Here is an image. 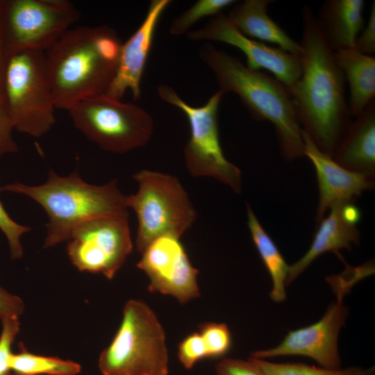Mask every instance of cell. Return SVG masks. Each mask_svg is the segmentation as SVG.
<instances>
[{
  "instance_id": "1",
  "label": "cell",
  "mask_w": 375,
  "mask_h": 375,
  "mask_svg": "<svg viewBox=\"0 0 375 375\" xmlns=\"http://www.w3.org/2000/svg\"><path fill=\"white\" fill-rule=\"evenodd\" d=\"M301 14L302 73L288 90L301 128L332 156L352 122L346 81L312 10L306 5Z\"/></svg>"
},
{
  "instance_id": "2",
  "label": "cell",
  "mask_w": 375,
  "mask_h": 375,
  "mask_svg": "<svg viewBox=\"0 0 375 375\" xmlns=\"http://www.w3.org/2000/svg\"><path fill=\"white\" fill-rule=\"evenodd\" d=\"M122 40L107 25L69 28L44 52L56 108L106 93L116 74Z\"/></svg>"
},
{
  "instance_id": "3",
  "label": "cell",
  "mask_w": 375,
  "mask_h": 375,
  "mask_svg": "<svg viewBox=\"0 0 375 375\" xmlns=\"http://www.w3.org/2000/svg\"><path fill=\"white\" fill-rule=\"evenodd\" d=\"M199 56L213 73L220 92L236 94L254 120L269 121L274 125L284 160L304 156L302 128L285 85L212 44H203Z\"/></svg>"
},
{
  "instance_id": "4",
  "label": "cell",
  "mask_w": 375,
  "mask_h": 375,
  "mask_svg": "<svg viewBox=\"0 0 375 375\" xmlns=\"http://www.w3.org/2000/svg\"><path fill=\"white\" fill-rule=\"evenodd\" d=\"M0 191L25 195L43 208L49 219L45 248L67 241L74 228L85 221L129 214L126 195L118 188L117 180L90 184L76 170L62 176L50 169L47 181L41 185L14 182L0 187Z\"/></svg>"
},
{
  "instance_id": "5",
  "label": "cell",
  "mask_w": 375,
  "mask_h": 375,
  "mask_svg": "<svg viewBox=\"0 0 375 375\" xmlns=\"http://www.w3.org/2000/svg\"><path fill=\"white\" fill-rule=\"evenodd\" d=\"M98 367L102 375H169L166 333L144 301H126L114 338L99 355Z\"/></svg>"
},
{
  "instance_id": "6",
  "label": "cell",
  "mask_w": 375,
  "mask_h": 375,
  "mask_svg": "<svg viewBox=\"0 0 375 375\" xmlns=\"http://www.w3.org/2000/svg\"><path fill=\"white\" fill-rule=\"evenodd\" d=\"M133 178L138 189L126 196V203L137 217L135 245L140 253L156 238L164 235L181 238L193 226L197 212L177 177L144 169Z\"/></svg>"
},
{
  "instance_id": "7",
  "label": "cell",
  "mask_w": 375,
  "mask_h": 375,
  "mask_svg": "<svg viewBox=\"0 0 375 375\" xmlns=\"http://www.w3.org/2000/svg\"><path fill=\"white\" fill-rule=\"evenodd\" d=\"M3 101L18 132L40 138L51 129L56 106L46 72L44 52L26 51L8 56Z\"/></svg>"
},
{
  "instance_id": "8",
  "label": "cell",
  "mask_w": 375,
  "mask_h": 375,
  "mask_svg": "<svg viewBox=\"0 0 375 375\" xmlns=\"http://www.w3.org/2000/svg\"><path fill=\"white\" fill-rule=\"evenodd\" d=\"M74 126L101 149L126 153L147 144L154 122L144 109L106 93L85 99L69 110Z\"/></svg>"
},
{
  "instance_id": "9",
  "label": "cell",
  "mask_w": 375,
  "mask_h": 375,
  "mask_svg": "<svg viewBox=\"0 0 375 375\" xmlns=\"http://www.w3.org/2000/svg\"><path fill=\"white\" fill-rule=\"evenodd\" d=\"M158 94L163 101L181 110L189 122L190 138L184 149V157L191 176L212 178L240 193L241 171L224 156L219 141L217 113L224 94L218 90L200 107L187 103L167 85H159Z\"/></svg>"
},
{
  "instance_id": "10",
  "label": "cell",
  "mask_w": 375,
  "mask_h": 375,
  "mask_svg": "<svg viewBox=\"0 0 375 375\" xmlns=\"http://www.w3.org/2000/svg\"><path fill=\"white\" fill-rule=\"evenodd\" d=\"M79 17L78 10L67 0H0V23L8 56L47 51Z\"/></svg>"
},
{
  "instance_id": "11",
  "label": "cell",
  "mask_w": 375,
  "mask_h": 375,
  "mask_svg": "<svg viewBox=\"0 0 375 375\" xmlns=\"http://www.w3.org/2000/svg\"><path fill=\"white\" fill-rule=\"evenodd\" d=\"M128 217H99L75 227L67 245L72 265L80 272L114 278L133 251Z\"/></svg>"
},
{
  "instance_id": "12",
  "label": "cell",
  "mask_w": 375,
  "mask_h": 375,
  "mask_svg": "<svg viewBox=\"0 0 375 375\" xmlns=\"http://www.w3.org/2000/svg\"><path fill=\"white\" fill-rule=\"evenodd\" d=\"M338 299L329 306L324 315L316 323L290 331L276 347L254 351L251 357L265 359L279 356H301L310 358L321 367L327 369L341 368L338 338L344 325L347 310L342 297L351 285L343 280L337 281Z\"/></svg>"
},
{
  "instance_id": "13",
  "label": "cell",
  "mask_w": 375,
  "mask_h": 375,
  "mask_svg": "<svg viewBox=\"0 0 375 375\" xmlns=\"http://www.w3.org/2000/svg\"><path fill=\"white\" fill-rule=\"evenodd\" d=\"M140 254L137 267L147 276L151 292L171 296L181 304L199 297V270L191 263L180 238L159 236Z\"/></svg>"
},
{
  "instance_id": "14",
  "label": "cell",
  "mask_w": 375,
  "mask_h": 375,
  "mask_svg": "<svg viewBox=\"0 0 375 375\" xmlns=\"http://www.w3.org/2000/svg\"><path fill=\"white\" fill-rule=\"evenodd\" d=\"M187 37L192 40L224 42L239 49L247 58L248 67L268 70L288 88L301 76L300 57L244 35L226 15H215L203 27L188 32Z\"/></svg>"
},
{
  "instance_id": "15",
  "label": "cell",
  "mask_w": 375,
  "mask_h": 375,
  "mask_svg": "<svg viewBox=\"0 0 375 375\" xmlns=\"http://www.w3.org/2000/svg\"><path fill=\"white\" fill-rule=\"evenodd\" d=\"M304 156L312 163L317 178L319 199L315 222L319 224L326 211L334 205L355 202L364 191L374 188L375 177L349 171L315 144L310 135L302 129Z\"/></svg>"
},
{
  "instance_id": "16",
  "label": "cell",
  "mask_w": 375,
  "mask_h": 375,
  "mask_svg": "<svg viewBox=\"0 0 375 375\" xmlns=\"http://www.w3.org/2000/svg\"><path fill=\"white\" fill-rule=\"evenodd\" d=\"M170 0H152L147 15L134 33L122 43L115 76L106 94L122 99L127 91L134 101L141 94L140 83L159 20Z\"/></svg>"
},
{
  "instance_id": "17",
  "label": "cell",
  "mask_w": 375,
  "mask_h": 375,
  "mask_svg": "<svg viewBox=\"0 0 375 375\" xmlns=\"http://www.w3.org/2000/svg\"><path fill=\"white\" fill-rule=\"evenodd\" d=\"M328 215L319 223L318 229L307 252L296 262L289 266L286 285L291 283L319 255L326 251L338 254L342 249L350 250L358 244L360 233L356 226L361 212L354 202L334 205Z\"/></svg>"
},
{
  "instance_id": "18",
  "label": "cell",
  "mask_w": 375,
  "mask_h": 375,
  "mask_svg": "<svg viewBox=\"0 0 375 375\" xmlns=\"http://www.w3.org/2000/svg\"><path fill=\"white\" fill-rule=\"evenodd\" d=\"M355 118L331 157L349 171L375 177V100Z\"/></svg>"
},
{
  "instance_id": "19",
  "label": "cell",
  "mask_w": 375,
  "mask_h": 375,
  "mask_svg": "<svg viewBox=\"0 0 375 375\" xmlns=\"http://www.w3.org/2000/svg\"><path fill=\"white\" fill-rule=\"evenodd\" d=\"M272 0H244L237 4L227 17L244 35L261 42L275 44L278 48L300 57V43L292 39L268 15Z\"/></svg>"
},
{
  "instance_id": "20",
  "label": "cell",
  "mask_w": 375,
  "mask_h": 375,
  "mask_svg": "<svg viewBox=\"0 0 375 375\" xmlns=\"http://www.w3.org/2000/svg\"><path fill=\"white\" fill-rule=\"evenodd\" d=\"M362 0H326L317 20L328 44L334 51L353 48L364 25Z\"/></svg>"
},
{
  "instance_id": "21",
  "label": "cell",
  "mask_w": 375,
  "mask_h": 375,
  "mask_svg": "<svg viewBox=\"0 0 375 375\" xmlns=\"http://www.w3.org/2000/svg\"><path fill=\"white\" fill-rule=\"evenodd\" d=\"M335 56L349 84L351 116L356 117L375 100V58L354 48L336 51Z\"/></svg>"
},
{
  "instance_id": "22",
  "label": "cell",
  "mask_w": 375,
  "mask_h": 375,
  "mask_svg": "<svg viewBox=\"0 0 375 375\" xmlns=\"http://www.w3.org/2000/svg\"><path fill=\"white\" fill-rule=\"evenodd\" d=\"M247 225L253 242L272 278L270 297L275 302H282L286 299L285 285L289 266L249 203H247Z\"/></svg>"
},
{
  "instance_id": "23",
  "label": "cell",
  "mask_w": 375,
  "mask_h": 375,
  "mask_svg": "<svg viewBox=\"0 0 375 375\" xmlns=\"http://www.w3.org/2000/svg\"><path fill=\"white\" fill-rule=\"evenodd\" d=\"M19 348L10 357L12 375H78L81 372V365L74 361L33 353L22 343Z\"/></svg>"
},
{
  "instance_id": "24",
  "label": "cell",
  "mask_w": 375,
  "mask_h": 375,
  "mask_svg": "<svg viewBox=\"0 0 375 375\" xmlns=\"http://www.w3.org/2000/svg\"><path fill=\"white\" fill-rule=\"evenodd\" d=\"M248 360L266 375H369L374 369L358 367L327 369L299 362H272L251 356Z\"/></svg>"
},
{
  "instance_id": "25",
  "label": "cell",
  "mask_w": 375,
  "mask_h": 375,
  "mask_svg": "<svg viewBox=\"0 0 375 375\" xmlns=\"http://www.w3.org/2000/svg\"><path fill=\"white\" fill-rule=\"evenodd\" d=\"M235 2L234 0H199L172 21L169 33L176 36L187 34L189 29L200 19L217 15Z\"/></svg>"
},
{
  "instance_id": "26",
  "label": "cell",
  "mask_w": 375,
  "mask_h": 375,
  "mask_svg": "<svg viewBox=\"0 0 375 375\" xmlns=\"http://www.w3.org/2000/svg\"><path fill=\"white\" fill-rule=\"evenodd\" d=\"M199 333L205 345L207 358H221L229 351L232 340L226 324L204 322L200 325Z\"/></svg>"
},
{
  "instance_id": "27",
  "label": "cell",
  "mask_w": 375,
  "mask_h": 375,
  "mask_svg": "<svg viewBox=\"0 0 375 375\" xmlns=\"http://www.w3.org/2000/svg\"><path fill=\"white\" fill-rule=\"evenodd\" d=\"M31 229V226L19 224L12 219L0 201V230L6 238L12 260H19L23 257L24 248L21 238L30 232Z\"/></svg>"
},
{
  "instance_id": "28",
  "label": "cell",
  "mask_w": 375,
  "mask_h": 375,
  "mask_svg": "<svg viewBox=\"0 0 375 375\" xmlns=\"http://www.w3.org/2000/svg\"><path fill=\"white\" fill-rule=\"evenodd\" d=\"M0 334V375H12L10 369L12 344L19 332L20 322L18 317H11L1 320Z\"/></svg>"
},
{
  "instance_id": "29",
  "label": "cell",
  "mask_w": 375,
  "mask_h": 375,
  "mask_svg": "<svg viewBox=\"0 0 375 375\" xmlns=\"http://www.w3.org/2000/svg\"><path fill=\"white\" fill-rule=\"evenodd\" d=\"M177 356L186 369H190L201 360L207 358L203 341L199 332L192 333L178 345Z\"/></svg>"
},
{
  "instance_id": "30",
  "label": "cell",
  "mask_w": 375,
  "mask_h": 375,
  "mask_svg": "<svg viewBox=\"0 0 375 375\" xmlns=\"http://www.w3.org/2000/svg\"><path fill=\"white\" fill-rule=\"evenodd\" d=\"M215 368L216 375H266L249 360L224 358Z\"/></svg>"
},
{
  "instance_id": "31",
  "label": "cell",
  "mask_w": 375,
  "mask_h": 375,
  "mask_svg": "<svg viewBox=\"0 0 375 375\" xmlns=\"http://www.w3.org/2000/svg\"><path fill=\"white\" fill-rule=\"evenodd\" d=\"M14 130L6 107L0 102V158L5 154L18 151V146L12 136Z\"/></svg>"
},
{
  "instance_id": "32",
  "label": "cell",
  "mask_w": 375,
  "mask_h": 375,
  "mask_svg": "<svg viewBox=\"0 0 375 375\" xmlns=\"http://www.w3.org/2000/svg\"><path fill=\"white\" fill-rule=\"evenodd\" d=\"M353 48L361 53L372 56L375 53V1L372 3L367 26L358 36Z\"/></svg>"
},
{
  "instance_id": "33",
  "label": "cell",
  "mask_w": 375,
  "mask_h": 375,
  "mask_svg": "<svg viewBox=\"0 0 375 375\" xmlns=\"http://www.w3.org/2000/svg\"><path fill=\"white\" fill-rule=\"evenodd\" d=\"M24 310L22 299L0 285V319L19 317Z\"/></svg>"
},
{
  "instance_id": "34",
  "label": "cell",
  "mask_w": 375,
  "mask_h": 375,
  "mask_svg": "<svg viewBox=\"0 0 375 375\" xmlns=\"http://www.w3.org/2000/svg\"><path fill=\"white\" fill-rule=\"evenodd\" d=\"M8 58V53L5 47L3 35L0 23V102L3 103V82L4 77V72Z\"/></svg>"
}]
</instances>
